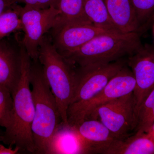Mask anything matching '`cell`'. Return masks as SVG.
<instances>
[{"label":"cell","mask_w":154,"mask_h":154,"mask_svg":"<svg viewBox=\"0 0 154 154\" xmlns=\"http://www.w3.org/2000/svg\"><path fill=\"white\" fill-rule=\"evenodd\" d=\"M31 61V59L22 44L21 77L12 94V120L10 126L3 133L1 142L9 146L17 147L20 152L36 154L32 131L35 107L30 88Z\"/></svg>","instance_id":"6da1fadb"},{"label":"cell","mask_w":154,"mask_h":154,"mask_svg":"<svg viewBox=\"0 0 154 154\" xmlns=\"http://www.w3.org/2000/svg\"><path fill=\"white\" fill-rule=\"evenodd\" d=\"M30 82L35 107L32 131L36 154H47L53 136L63 122L38 60H31Z\"/></svg>","instance_id":"7a4b0ae2"},{"label":"cell","mask_w":154,"mask_h":154,"mask_svg":"<svg viewBox=\"0 0 154 154\" xmlns=\"http://www.w3.org/2000/svg\"><path fill=\"white\" fill-rule=\"evenodd\" d=\"M143 44L139 32H108L62 55L75 67L110 63L132 55Z\"/></svg>","instance_id":"3957f363"},{"label":"cell","mask_w":154,"mask_h":154,"mask_svg":"<svg viewBox=\"0 0 154 154\" xmlns=\"http://www.w3.org/2000/svg\"><path fill=\"white\" fill-rule=\"evenodd\" d=\"M38 60L55 97L62 121L68 125L67 110L74 94L75 67L58 52L47 34L39 46Z\"/></svg>","instance_id":"277c9868"},{"label":"cell","mask_w":154,"mask_h":154,"mask_svg":"<svg viewBox=\"0 0 154 154\" xmlns=\"http://www.w3.org/2000/svg\"><path fill=\"white\" fill-rule=\"evenodd\" d=\"M135 85L134 75L126 63L96 96L87 101L74 103L69 106L67 110L69 125H76L89 118L94 110L100 106L133 93Z\"/></svg>","instance_id":"5b68a950"},{"label":"cell","mask_w":154,"mask_h":154,"mask_svg":"<svg viewBox=\"0 0 154 154\" xmlns=\"http://www.w3.org/2000/svg\"><path fill=\"white\" fill-rule=\"evenodd\" d=\"M59 14L58 10L54 6L44 9L22 7L20 14L24 32L22 43L32 60H38L41 42L55 25Z\"/></svg>","instance_id":"8992f818"},{"label":"cell","mask_w":154,"mask_h":154,"mask_svg":"<svg viewBox=\"0 0 154 154\" xmlns=\"http://www.w3.org/2000/svg\"><path fill=\"white\" fill-rule=\"evenodd\" d=\"M126 63L122 59L110 63L75 67V86L70 105L96 96Z\"/></svg>","instance_id":"52a82bcc"},{"label":"cell","mask_w":154,"mask_h":154,"mask_svg":"<svg viewBox=\"0 0 154 154\" xmlns=\"http://www.w3.org/2000/svg\"><path fill=\"white\" fill-rule=\"evenodd\" d=\"M89 118L99 119L118 139L129 136L130 133L134 130L136 126L133 94L122 96L100 106Z\"/></svg>","instance_id":"ba28073f"},{"label":"cell","mask_w":154,"mask_h":154,"mask_svg":"<svg viewBox=\"0 0 154 154\" xmlns=\"http://www.w3.org/2000/svg\"><path fill=\"white\" fill-rule=\"evenodd\" d=\"M126 63L136 81L133 94L136 121L141 105L154 88V45H143L136 52L127 57Z\"/></svg>","instance_id":"9c48e42d"},{"label":"cell","mask_w":154,"mask_h":154,"mask_svg":"<svg viewBox=\"0 0 154 154\" xmlns=\"http://www.w3.org/2000/svg\"><path fill=\"white\" fill-rule=\"evenodd\" d=\"M19 33L0 40V87L12 94L22 72V43Z\"/></svg>","instance_id":"30bf717a"},{"label":"cell","mask_w":154,"mask_h":154,"mask_svg":"<svg viewBox=\"0 0 154 154\" xmlns=\"http://www.w3.org/2000/svg\"><path fill=\"white\" fill-rule=\"evenodd\" d=\"M50 31L53 44L61 55L79 49L102 33L110 32L91 24L66 25Z\"/></svg>","instance_id":"8fae6325"},{"label":"cell","mask_w":154,"mask_h":154,"mask_svg":"<svg viewBox=\"0 0 154 154\" xmlns=\"http://www.w3.org/2000/svg\"><path fill=\"white\" fill-rule=\"evenodd\" d=\"M91 153V143L81 136L75 127L63 122L53 136L47 152V154Z\"/></svg>","instance_id":"7c38bea8"},{"label":"cell","mask_w":154,"mask_h":154,"mask_svg":"<svg viewBox=\"0 0 154 154\" xmlns=\"http://www.w3.org/2000/svg\"><path fill=\"white\" fill-rule=\"evenodd\" d=\"M111 21L119 32H139L141 30L131 0H104Z\"/></svg>","instance_id":"4fadbf2b"},{"label":"cell","mask_w":154,"mask_h":154,"mask_svg":"<svg viewBox=\"0 0 154 154\" xmlns=\"http://www.w3.org/2000/svg\"><path fill=\"white\" fill-rule=\"evenodd\" d=\"M73 126L81 136L91 143L93 153L101 154L107 145L118 139L98 119H88Z\"/></svg>","instance_id":"5bb4252c"},{"label":"cell","mask_w":154,"mask_h":154,"mask_svg":"<svg viewBox=\"0 0 154 154\" xmlns=\"http://www.w3.org/2000/svg\"><path fill=\"white\" fill-rule=\"evenodd\" d=\"M101 154H154V141L146 134H137L112 141Z\"/></svg>","instance_id":"9a60e30c"},{"label":"cell","mask_w":154,"mask_h":154,"mask_svg":"<svg viewBox=\"0 0 154 154\" xmlns=\"http://www.w3.org/2000/svg\"><path fill=\"white\" fill-rule=\"evenodd\" d=\"M54 6L59 14L52 29L75 24H92L85 13L84 0H56Z\"/></svg>","instance_id":"2e32d148"},{"label":"cell","mask_w":154,"mask_h":154,"mask_svg":"<svg viewBox=\"0 0 154 154\" xmlns=\"http://www.w3.org/2000/svg\"><path fill=\"white\" fill-rule=\"evenodd\" d=\"M84 9L93 25L104 30L121 33L113 24L104 0H84Z\"/></svg>","instance_id":"e0dca14e"},{"label":"cell","mask_w":154,"mask_h":154,"mask_svg":"<svg viewBox=\"0 0 154 154\" xmlns=\"http://www.w3.org/2000/svg\"><path fill=\"white\" fill-rule=\"evenodd\" d=\"M22 8L15 3L0 15V40L22 31L20 18Z\"/></svg>","instance_id":"ac0fdd59"},{"label":"cell","mask_w":154,"mask_h":154,"mask_svg":"<svg viewBox=\"0 0 154 154\" xmlns=\"http://www.w3.org/2000/svg\"><path fill=\"white\" fill-rule=\"evenodd\" d=\"M154 123V88L141 105L137 115L135 133H147Z\"/></svg>","instance_id":"d6986e66"},{"label":"cell","mask_w":154,"mask_h":154,"mask_svg":"<svg viewBox=\"0 0 154 154\" xmlns=\"http://www.w3.org/2000/svg\"><path fill=\"white\" fill-rule=\"evenodd\" d=\"M13 110L12 94L6 88L0 87V127L6 129L10 126Z\"/></svg>","instance_id":"ffe728a7"},{"label":"cell","mask_w":154,"mask_h":154,"mask_svg":"<svg viewBox=\"0 0 154 154\" xmlns=\"http://www.w3.org/2000/svg\"><path fill=\"white\" fill-rule=\"evenodd\" d=\"M141 29L154 14V0H131Z\"/></svg>","instance_id":"44dd1931"},{"label":"cell","mask_w":154,"mask_h":154,"mask_svg":"<svg viewBox=\"0 0 154 154\" xmlns=\"http://www.w3.org/2000/svg\"><path fill=\"white\" fill-rule=\"evenodd\" d=\"M56 0H14L15 3H22L34 8L44 9L54 6Z\"/></svg>","instance_id":"7402d4cb"},{"label":"cell","mask_w":154,"mask_h":154,"mask_svg":"<svg viewBox=\"0 0 154 154\" xmlns=\"http://www.w3.org/2000/svg\"><path fill=\"white\" fill-rule=\"evenodd\" d=\"M20 153V149L17 147L13 148V146H9L8 147H7L0 143V154H18Z\"/></svg>","instance_id":"603a6c76"},{"label":"cell","mask_w":154,"mask_h":154,"mask_svg":"<svg viewBox=\"0 0 154 154\" xmlns=\"http://www.w3.org/2000/svg\"><path fill=\"white\" fill-rule=\"evenodd\" d=\"M14 4V0H0V15Z\"/></svg>","instance_id":"cb8c5ba5"},{"label":"cell","mask_w":154,"mask_h":154,"mask_svg":"<svg viewBox=\"0 0 154 154\" xmlns=\"http://www.w3.org/2000/svg\"><path fill=\"white\" fill-rule=\"evenodd\" d=\"M146 133L154 141V123L151 127L147 132Z\"/></svg>","instance_id":"d4e9b609"},{"label":"cell","mask_w":154,"mask_h":154,"mask_svg":"<svg viewBox=\"0 0 154 154\" xmlns=\"http://www.w3.org/2000/svg\"><path fill=\"white\" fill-rule=\"evenodd\" d=\"M3 133L1 132V131H0V143H1V138H2V136L3 135Z\"/></svg>","instance_id":"484cf974"}]
</instances>
